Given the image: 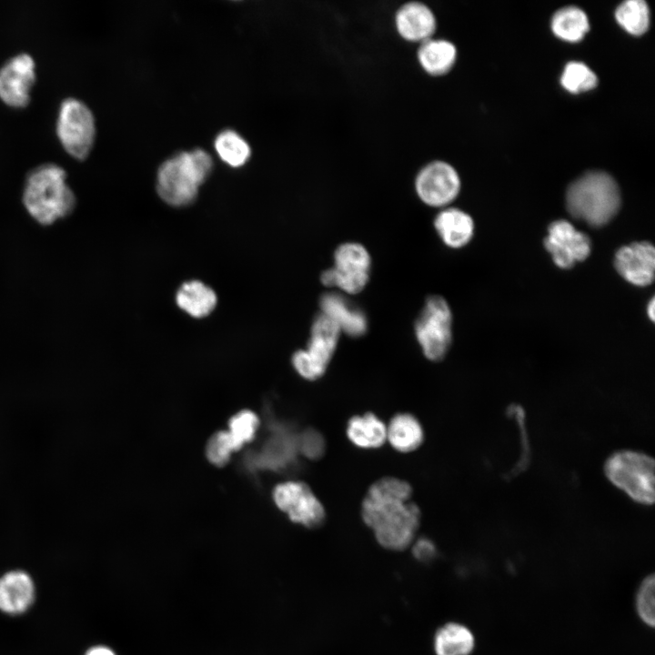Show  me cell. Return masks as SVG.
Returning a JSON list of instances; mask_svg holds the SVG:
<instances>
[{"label":"cell","instance_id":"obj_28","mask_svg":"<svg viewBox=\"0 0 655 655\" xmlns=\"http://www.w3.org/2000/svg\"><path fill=\"white\" fill-rule=\"evenodd\" d=\"M635 607L641 621L653 627L655 622L654 575H650L641 581L636 594Z\"/></svg>","mask_w":655,"mask_h":655},{"label":"cell","instance_id":"obj_1","mask_svg":"<svg viewBox=\"0 0 655 655\" xmlns=\"http://www.w3.org/2000/svg\"><path fill=\"white\" fill-rule=\"evenodd\" d=\"M411 495L407 481L385 477L374 482L364 498L363 520L388 549L403 550L415 540L421 515Z\"/></svg>","mask_w":655,"mask_h":655},{"label":"cell","instance_id":"obj_9","mask_svg":"<svg viewBox=\"0 0 655 655\" xmlns=\"http://www.w3.org/2000/svg\"><path fill=\"white\" fill-rule=\"evenodd\" d=\"M371 258L368 250L358 243L340 245L334 253V266L322 272L320 280L326 287L356 295L368 282Z\"/></svg>","mask_w":655,"mask_h":655},{"label":"cell","instance_id":"obj_4","mask_svg":"<svg viewBox=\"0 0 655 655\" xmlns=\"http://www.w3.org/2000/svg\"><path fill=\"white\" fill-rule=\"evenodd\" d=\"M212 166L211 156L201 149L182 152L173 156L159 167L156 181L159 196L174 207L191 204Z\"/></svg>","mask_w":655,"mask_h":655},{"label":"cell","instance_id":"obj_31","mask_svg":"<svg viewBox=\"0 0 655 655\" xmlns=\"http://www.w3.org/2000/svg\"><path fill=\"white\" fill-rule=\"evenodd\" d=\"M299 450L308 458H321L326 450V442L323 436L316 429H307L298 440Z\"/></svg>","mask_w":655,"mask_h":655},{"label":"cell","instance_id":"obj_8","mask_svg":"<svg viewBox=\"0 0 655 655\" xmlns=\"http://www.w3.org/2000/svg\"><path fill=\"white\" fill-rule=\"evenodd\" d=\"M340 332L322 313L315 317L307 348L297 350L292 357V365L303 378L315 380L323 376L335 353Z\"/></svg>","mask_w":655,"mask_h":655},{"label":"cell","instance_id":"obj_18","mask_svg":"<svg viewBox=\"0 0 655 655\" xmlns=\"http://www.w3.org/2000/svg\"><path fill=\"white\" fill-rule=\"evenodd\" d=\"M434 227L442 241L453 248L467 245L474 233L471 217L456 207H447L438 212L434 219Z\"/></svg>","mask_w":655,"mask_h":655},{"label":"cell","instance_id":"obj_26","mask_svg":"<svg viewBox=\"0 0 655 655\" xmlns=\"http://www.w3.org/2000/svg\"><path fill=\"white\" fill-rule=\"evenodd\" d=\"M215 148L220 158L234 167L244 165L250 156L248 144L232 130L223 131L217 136Z\"/></svg>","mask_w":655,"mask_h":655},{"label":"cell","instance_id":"obj_3","mask_svg":"<svg viewBox=\"0 0 655 655\" xmlns=\"http://www.w3.org/2000/svg\"><path fill=\"white\" fill-rule=\"evenodd\" d=\"M566 205L573 217L591 227H601L609 223L620 209V188L609 174L588 172L570 184Z\"/></svg>","mask_w":655,"mask_h":655},{"label":"cell","instance_id":"obj_15","mask_svg":"<svg viewBox=\"0 0 655 655\" xmlns=\"http://www.w3.org/2000/svg\"><path fill=\"white\" fill-rule=\"evenodd\" d=\"M393 21L401 38L418 45L433 37L438 27L433 10L427 4L416 0L399 5Z\"/></svg>","mask_w":655,"mask_h":655},{"label":"cell","instance_id":"obj_32","mask_svg":"<svg viewBox=\"0 0 655 655\" xmlns=\"http://www.w3.org/2000/svg\"><path fill=\"white\" fill-rule=\"evenodd\" d=\"M413 553L420 560H429L436 555V548L428 539L423 538L414 542Z\"/></svg>","mask_w":655,"mask_h":655},{"label":"cell","instance_id":"obj_16","mask_svg":"<svg viewBox=\"0 0 655 655\" xmlns=\"http://www.w3.org/2000/svg\"><path fill=\"white\" fill-rule=\"evenodd\" d=\"M321 313L330 318L348 336L358 338L368 329L364 312L338 293H326L320 297Z\"/></svg>","mask_w":655,"mask_h":655},{"label":"cell","instance_id":"obj_19","mask_svg":"<svg viewBox=\"0 0 655 655\" xmlns=\"http://www.w3.org/2000/svg\"><path fill=\"white\" fill-rule=\"evenodd\" d=\"M35 588L23 571H11L0 579V610L7 613L25 611L32 603Z\"/></svg>","mask_w":655,"mask_h":655},{"label":"cell","instance_id":"obj_20","mask_svg":"<svg viewBox=\"0 0 655 655\" xmlns=\"http://www.w3.org/2000/svg\"><path fill=\"white\" fill-rule=\"evenodd\" d=\"M387 426V440L400 452H410L422 443L424 432L420 422L409 413L395 415Z\"/></svg>","mask_w":655,"mask_h":655},{"label":"cell","instance_id":"obj_34","mask_svg":"<svg viewBox=\"0 0 655 655\" xmlns=\"http://www.w3.org/2000/svg\"><path fill=\"white\" fill-rule=\"evenodd\" d=\"M647 313H648V316H649V317L650 318V320H651V321H654V318H655V302H654V298H651L650 301L649 302L648 307H647Z\"/></svg>","mask_w":655,"mask_h":655},{"label":"cell","instance_id":"obj_5","mask_svg":"<svg viewBox=\"0 0 655 655\" xmlns=\"http://www.w3.org/2000/svg\"><path fill=\"white\" fill-rule=\"evenodd\" d=\"M604 470L608 479L633 500L653 503L654 460L650 457L638 451H619L606 460Z\"/></svg>","mask_w":655,"mask_h":655},{"label":"cell","instance_id":"obj_10","mask_svg":"<svg viewBox=\"0 0 655 655\" xmlns=\"http://www.w3.org/2000/svg\"><path fill=\"white\" fill-rule=\"evenodd\" d=\"M460 185V177L455 167L439 159L422 166L414 181L418 198L433 207H444L450 204L458 196Z\"/></svg>","mask_w":655,"mask_h":655},{"label":"cell","instance_id":"obj_12","mask_svg":"<svg viewBox=\"0 0 655 655\" xmlns=\"http://www.w3.org/2000/svg\"><path fill=\"white\" fill-rule=\"evenodd\" d=\"M36 81L34 57L20 52L9 57L0 67V99L12 108H24L31 101Z\"/></svg>","mask_w":655,"mask_h":655},{"label":"cell","instance_id":"obj_23","mask_svg":"<svg viewBox=\"0 0 655 655\" xmlns=\"http://www.w3.org/2000/svg\"><path fill=\"white\" fill-rule=\"evenodd\" d=\"M474 647V635L463 624L449 622L440 627L435 633L436 655H469Z\"/></svg>","mask_w":655,"mask_h":655},{"label":"cell","instance_id":"obj_7","mask_svg":"<svg viewBox=\"0 0 655 655\" xmlns=\"http://www.w3.org/2000/svg\"><path fill=\"white\" fill-rule=\"evenodd\" d=\"M452 314L447 301L439 296L427 298L415 322V334L427 358H444L452 340Z\"/></svg>","mask_w":655,"mask_h":655},{"label":"cell","instance_id":"obj_17","mask_svg":"<svg viewBox=\"0 0 655 655\" xmlns=\"http://www.w3.org/2000/svg\"><path fill=\"white\" fill-rule=\"evenodd\" d=\"M416 56L424 72L440 76L448 74L454 66L457 48L452 42L433 36L418 45Z\"/></svg>","mask_w":655,"mask_h":655},{"label":"cell","instance_id":"obj_21","mask_svg":"<svg viewBox=\"0 0 655 655\" xmlns=\"http://www.w3.org/2000/svg\"><path fill=\"white\" fill-rule=\"evenodd\" d=\"M347 435L358 448H377L387 440V426L378 417L368 412L348 420Z\"/></svg>","mask_w":655,"mask_h":655},{"label":"cell","instance_id":"obj_25","mask_svg":"<svg viewBox=\"0 0 655 655\" xmlns=\"http://www.w3.org/2000/svg\"><path fill=\"white\" fill-rule=\"evenodd\" d=\"M615 17L618 24L633 35H640L649 28L650 10L642 0L624 1L617 7Z\"/></svg>","mask_w":655,"mask_h":655},{"label":"cell","instance_id":"obj_30","mask_svg":"<svg viewBox=\"0 0 655 655\" xmlns=\"http://www.w3.org/2000/svg\"><path fill=\"white\" fill-rule=\"evenodd\" d=\"M228 431H219L207 442L206 452L208 460L216 466H224L233 451L238 450Z\"/></svg>","mask_w":655,"mask_h":655},{"label":"cell","instance_id":"obj_11","mask_svg":"<svg viewBox=\"0 0 655 655\" xmlns=\"http://www.w3.org/2000/svg\"><path fill=\"white\" fill-rule=\"evenodd\" d=\"M273 499L293 522L304 527L317 528L326 519L322 503L304 482L286 481L277 485Z\"/></svg>","mask_w":655,"mask_h":655},{"label":"cell","instance_id":"obj_29","mask_svg":"<svg viewBox=\"0 0 655 655\" xmlns=\"http://www.w3.org/2000/svg\"><path fill=\"white\" fill-rule=\"evenodd\" d=\"M258 424V418L250 410H243L232 417L228 433L239 449L255 437Z\"/></svg>","mask_w":655,"mask_h":655},{"label":"cell","instance_id":"obj_27","mask_svg":"<svg viewBox=\"0 0 655 655\" xmlns=\"http://www.w3.org/2000/svg\"><path fill=\"white\" fill-rule=\"evenodd\" d=\"M560 83L569 92L578 94L593 89L598 77L585 64L573 61L566 65Z\"/></svg>","mask_w":655,"mask_h":655},{"label":"cell","instance_id":"obj_22","mask_svg":"<svg viewBox=\"0 0 655 655\" xmlns=\"http://www.w3.org/2000/svg\"><path fill=\"white\" fill-rule=\"evenodd\" d=\"M177 306L190 316L201 318L209 315L217 305V295L204 283L192 280L184 283L176 295Z\"/></svg>","mask_w":655,"mask_h":655},{"label":"cell","instance_id":"obj_24","mask_svg":"<svg viewBox=\"0 0 655 655\" xmlns=\"http://www.w3.org/2000/svg\"><path fill=\"white\" fill-rule=\"evenodd\" d=\"M551 29L562 40L579 42L590 29L589 19L581 9L566 6L552 16Z\"/></svg>","mask_w":655,"mask_h":655},{"label":"cell","instance_id":"obj_2","mask_svg":"<svg viewBox=\"0 0 655 655\" xmlns=\"http://www.w3.org/2000/svg\"><path fill=\"white\" fill-rule=\"evenodd\" d=\"M22 203L35 223L49 227L73 213L76 196L67 182L66 171L57 164L44 163L26 175Z\"/></svg>","mask_w":655,"mask_h":655},{"label":"cell","instance_id":"obj_13","mask_svg":"<svg viewBox=\"0 0 655 655\" xmlns=\"http://www.w3.org/2000/svg\"><path fill=\"white\" fill-rule=\"evenodd\" d=\"M544 245L554 263L561 268H569L583 261L591 250L590 237L566 220H557L549 225Z\"/></svg>","mask_w":655,"mask_h":655},{"label":"cell","instance_id":"obj_33","mask_svg":"<svg viewBox=\"0 0 655 655\" xmlns=\"http://www.w3.org/2000/svg\"><path fill=\"white\" fill-rule=\"evenodd\" d=\"M86 655H115V653L106 647H95L88 650Z\"/></svg>","mask_w":655,"mask_h":655},{"label":"cell","instance_id":"obj_14","mask_svg":"<svg viewBox=\"0 0 655 655\" xmlns=\"http://www.w3.org/2000/svg\"><path fill=\"white\" fill-rule=\"evenodd\" d=\"M614 266L629 283L638 287L650 285L654 278V247L647 241L621 247L615 254Z\"/></svg>","mask_w":655,"mask_h":655},{"label":"cell","instance_id":"obj_6","mask_svg":"<svg viewBox=\"0 0 655 655\" xmlns=\"http://www.w3.org/2000/svg\"><path fill=\"white\" fill-rule=\"evenodd\" d=\"M55 134L70 156L79 161L86 159L94 147L96 135L92 110L79 98H64L57 111Z\"/></svg>","mask_w":655,"mask_h":655}]
</instances>
